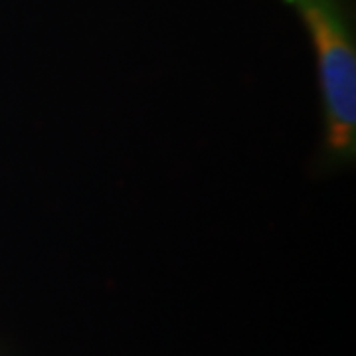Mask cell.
Returning <instances> with one entry per match:
<instances>
[{"instance_id":"1","label":"cell","mask_w":356,"mask_h":356,"mask_svg":"<svg viewBox=\"0 0 356 356\" xmlns=\"http://www.w3.org/2000/svg\"><path fill=\"white\" fill-rule=\"evenodd\" d=\"M305 22L317 54L327 149L353 161L356 149V50L339 0H287Z\"/></svg>"}]
</instances>
